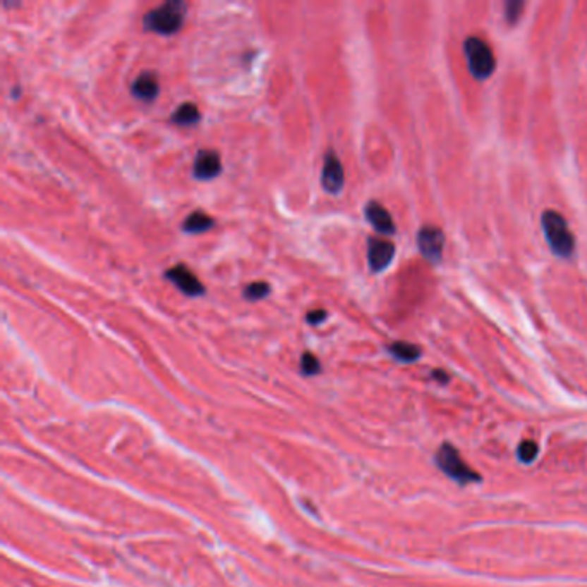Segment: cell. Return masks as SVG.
Returning a JSON list of instances; mask_svg holds the SVG:
<instances>
[{"label": "cell", "instance_id": "cell-1", "mask_svg": "<svg viewBox=\"0 0 587 587\" xmlns=\"http://www.w3.org/2000/svg\"><path fill=\"white\" fill-rule=\"evenodd\" d=\"M186 7V4L181 0H169V2L160 4L155 9L145 14V30L157 35H166V37L178 33L185 23Z\"/></svg>", "mask_w": 587, "mask_h": 587}, {"label": "cell", "instance_id": "cell-2", "mask_svg": "<svg viewBox=\"0 0 587 587\" xmlns=\"http://www.w3.org/2000/svg\"><path fill=\"white\" fill-rule=\"evenodd\" d=\"M541 226L551 252L559 258H570L575 252V238L567 224L565 217L557 210H545Z\"/></svg>", "mask_w": 587, "mask_h": 587}, {"label": "cell", "instance_id": "cell-3", "mask_svg": "<svg viewBox=\"0 0 587 587\" xmlns=\"http://www.w3.org/2000/svg\"><path fill=\"white\" fill-rule=\"evenodd\" d=\"M468 69L477 81H486L496 69V57L491 45L479 37H468L464 43Z\"/></svg>", "mask_w": 587, "mask_h": 587}, {"label": "cell", "instance_id": "cell-4", "mask_svg": "<svg viewBox=\"0 0 587 587\" xmlns=\"http://www.w3.org/2000/svg\"><path fill=\"white\" fill-rule=\"evenodd\" d=\"M436 464H437V467H440L441 471L449 477V479L456 480V483H460V484L480 480L479 473H477L476 471H472V468L465 464L464 459H461L460 453L448 443H444L440 449H437Z\"/></svg>", "mask_w": 587, "mask_h": 587}, {"label": "cell", "instance_id": "cell-5", "mask_svg": "<svg viewBox=\"0 0 587 587\" xmlns=\"http://www.w3.org/2000/svg\"><path fill=\"white\" fill-rule=\"evenodd\" d=\"M418 252L430 264H440L444 253V234L436 226H422L417 233Z\"/></svg>", "mask_w": 587, "mask_h": 587}, {"label": "cell", "instance_id": "cell-6", "mask_svg": "<svg viewBox=\"0 0 587 587\" xmlns=\"http://www.w3.org/2000/svg\"><path fill=\"white\" fill-rule=\"evenodd\" d=\"M394 253H397L394 245L385 240V238L373 236L367 241V262H369V269L374 274L385 272L393 264Z\"/></svg>", "mask_w": 587, "mask_h": 587}, {"label": "cell", "instance_id": "cell-7", "mask_svg": "<svg viewBox=\"0 0 587 587\" xmlns=\"http://www.w3.org/2000/svg\"><path fill=\"white\" fill-rule=\"evenodd\" d=\"M167 281H171L183 295L186 296H202L205 295V286L202 281L190 271V267L185 264H176L171 269H167L164 274Z\"/></svg>", "mask_w": 587, "mask_h": 587}, {"label": "cell", "instance_id": "cell-8", "mask_svg": "<svg viewBox=\"0 0 587 587\" xmlns=\"http://www.w3.org/2000/svg\"><path fill=\"white\" fill-rule=\"evenodd\" d=\"M320 183H322V188L331 195H338L339 191L343 190L344 186V171L341 166V160H339L338 155L334 152L329 150L324 157V167H322V176H320Z\"/></svg>", "mask_w": 587, "mask_h": 587}, {"label": "cell", "instance_id": "cell-9", "mask_svg": "<svg viewBox=\"0 0 587 587\" xmlns=\"http://www.w3.org/2000/svg\"><path fill=\"white\" fill-rule=\"evenodd\" d=\"M222 171L221 155L215 150H198L197 157L193 160V174L195 179L198 181H210V179L217 178Z\"/></svg>", "mask_w": 587, "mask_h": 587}, {"label": "cell", "instance_id": "cell-10", "mask_svg": "<svg viewBox=\"0 0 587 587\" xmlns=\"http://www.w3.org/2000/svg\"><path fill=\"white\" fill-rule=\"evenodd\" d=\"M365 219L369 221V224L377 231L379 234H385V236H389V234L397 233V226H394L393 217L387 212L385 207L379 202H369L365 205Z\"/></svg>", "mask_w": 587, "mask_h": 587}, {"label": "cell", "instance_id": "cell-11", "mask_svg": "<svg viewBox=\"0 0 587 587\" xmlns=\"http://www.w3.org/2000/svg\"><path fill=\"white\" fill-rule=\"evenodd\" d=\"M159 92H160L159 78H157V74L152 71H143L142 74H138L131 85L133 97L142 102H154L155 99H157Z\"/></svg>", "mask_w": 587, "mask_h": 587}, {"label": "cell", "instance_id": "cell-12", "mask_svg": "<svg viewBox=\"0 0 587 587\" xmlns=\"http://www.w3.org/2000/svg\"><path fill=\"white\" fill-rule=\"evenodd\" d=\"M214 224L215 221L209 214L202 212V210H195V212H191L185 221H183L181 229L188 234H202L212 229Z\"/></svg>", "mask_w": 587, "mask_h": 587}, {"label": "cell", "instance_id": "cell-13", "mask_svg": "<svg viewBox=\"0 0 587 587\" xmlns=\"http://www.w3.org/2000/svg\"><path fill=\"white\" fill-rule=\"evenodd\" d=\"M200 111L193 102H185L172 112L171 123L176 126H195L200 121Z\"/></svg>", "mask_w": 587, "mask_h": 587}, {"label": "cell", "instance_id": "cell-14", "mask_svg": "<svg viewBox=\"0 0 587 587\" xmlns=\"http://www.w3.org/2000/svg\"><path fill=\"white\" fill-rule=\"evenodd\" d=\"M387 351H389V353L393 355L394 358L400 360V362H405V363L416 362V360L420 358V355H422L420 348L416 346V344L405 343V341L391 343L389 346H387Z\"/></svg>", "mask_w": 587, "mask_h": 587}, {"label": "cell", "instance_id": "cell-15", "mask_svg": "<svg viewBox=\"0 0 587 587\" xmlns=\"http://www.w3.org/2000/svg\"><path fill=\"white\" fill-rule=\"evenodd\" d=\"M269 293H271V286L265 281H255V283H250L245 288L243 296L248 301H258L269 296Z\"/></svg>", "mask_w": 587, "mask_h": 587}, {"label": "cell", "instance_id": "cell-16", "mask_svg": "<svg viewBox=\"0 0 587 587\" xmlns=\"http://www.w3.org/2000/svg\"><path fill=\"white\" fill-rule=\"evenodd\" d=\"M538 453L539 448L534 441H522L519 446V452H516V456H519V460L522 464H531V461L535 460Z\"/></svg>", "mask_w": 587, "mask_h": 587}, {"label": "cell", "instance_id": "cell-17", "mask_svg": "<svg viewBox=\"0 0 587 587\" xmlns=\"http://www.w3.org/2000/svg\"><path fill=\"white\" fill-rule=\"evenodd\" d=\"M524 7H526V4L520 2V0H512V2H507V6H504V16H507L508 25H515V23L519 21L520 16H522Z\"/></svg>", "mask_w": 587, "mask_h": 587}, {"label": "cell", "instance_id": "cell-18", "mask_svg": "<svg viewBox=\"0 0 587 587\" xmlns=\"http://www.w3.org/2000/svg\"><path fill=\"white\" fill-rule=\"evenodd\" d=\"M300 365H301V374H305V375H314L320 370L319 360H317L315 355L308 353V351L301 355Z\"/></svg>", "mask_w": 587, "mask_h": 587}, {"label": "cell", "instance_id": "cell-19", "mask_svg": "<svg viewBox=\"0 0 587 587\" xmlns=\"http://www.w3.org/2000/svg\"><path fill=\"white\" fill-rule=\"evenodd\" d=\"M326 319L327 312L324 310V308H314V310H310L305 315V320H307V324H310V326H319V324H322Z\"/></svg>", "mask_w": 587, "mask_h": 587}, {"label": "cell", "instance_id": "cell-20", "mask_svg": "<svg viewBox=\"0 0 587 587\" xmlns=\"http://www.w3.org/2000/svg\"><path fill=\"white\" fill-rule=\"evenodd\" d=\"M432 375H434V377L440 379L441 382H448V379H449L448 375L443 374V370H434V374H432Z\"/></svg>", "mask_w": 587, "mask_h": 587}]
</instances>
